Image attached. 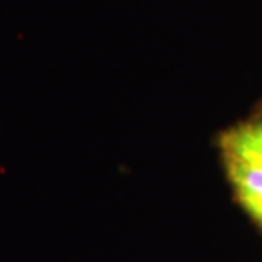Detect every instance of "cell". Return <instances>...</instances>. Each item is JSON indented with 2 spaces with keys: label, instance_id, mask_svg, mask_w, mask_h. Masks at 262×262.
Here are the masks:
<instances>
[{
  "label": "cell",
  "instance_id": "cell-1",
  "mask_svg": "<svg viewBox=\"0 0 262 262\" xmlns=\"http://www.w3.org/2000/svg\"><path fill=\"white\" fill-rule=\"evenodd\" d=\"M223 160L262 167V118L232 126L220 136Z\"/></svg>",
  "mask_w": 262,
  "mask_h": 262
},
{
  "label": "cell",
  "instance_id": "cell-2",
  "mask_svg": "<svg viewBox=\"0 0 262 262\" xmlns=\"http://www.w3.org/2000/svg\"><path fill=\"white\" fill-rule=\"evenodd\" d=\"M237 201L252 220L262 227V167L223 160Z\"/></svg>",
  "mask_w": 262,
  "mask_h": 262
}]
</instances>
